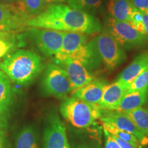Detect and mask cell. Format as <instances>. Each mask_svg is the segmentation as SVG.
<instances>
[{
    "label": "cell",
    "instance_id": "17",
    "mask_svg": "<svg viewBox=\"0 0 148 148\" xmlns=\"http://www.w3.org/2000/svg\"><path fill=\"white\" fill-rule=\"evenodd\" d=\"M148 68V52L138 55L134 60L120 73L116 80L127 86L139 74Z\"/></svg>",
    "mask_w": 148,
    "mask_h": 148
},
{
    "label": "cell",
    "instance_id": "3",
    "mask_svg": "<svg viewBox=\"0 0 148 148\" xmlns=\"http://www.w3.org/2000/svg\"><path fill=\"white\" fill-rule=\"evenodd\" d=\"M61 115L73 127L88 129L100 119L101 109L73 96L64 98L60 103Z\"/></svg>",
    "mask_w": 148,
    "mask_h": 148
},
{
    "label": "cell",
    "instance_id": "1",
    "mask_svg": "<svg viewBox=\"0 0 148 148\" xmlns=\"http://www.w3.org/2000/svg\"><path fill=\"white\" fill-rule=\"evenodd\" d=\"M26 26L93 34L101 32L102 25L91 14L62 3H51L38 15L28 19Z\"/></svg>",
    "mask_w": 148,
    "mask_h": 148
},
{
    "label": "cell",
    "instance_id": "8",
    "mask_svg": "<svg viewBox=\"0 0 148 148\" xmlns=\"http://www.w3.org/2000/svg\"><path fill=\"white\" fill-rule=\"evenodd\" d=\"M43 144L44 148H71L65 125L57 114L48 116L43 132Z\"/></svg>",
    "mask_w": 148,
    "mask_h": 148
},
{
    "label": "cell",
    "instance_id": "29",
    "mask_svg": "<svg viewBox=\"0 0 148 148\" xmlns=\"http://www.w3.org/2000/svg\"><path fill=\"white\" fill-rule=\"evenodd\" d=\"M103 133L105 136V147L104 148H120L114 139L112 135L109 134L106 130H103Z\"/></svg>",
    "mask_w": 148,
    "mask_h": 148
},
{
    "label": "cell",
    "instance_id": "14",
    "mask_svg": "<svg viewBox=\"0 0 148 148\" xmlns=\"http://www.w3.org/2000/svg\"><path fill=\"white\" fill-rule=\"evenodd\" d=\"M128 86L116 80L106 84L98 107L101 110H115L123 95L127 91Z\"/></svg>",
    "mask_w": 148,
    "mask_h": 148
},
{
    "label": "cell",
    "instance_id": "24",
    "mask_svg": "<svg viewBox=\"0 0 148 148\" xmlns=\"http://www.w3.org/2000/svg\"><path fill=\"white\" fill-rule=\"evenodd\" d=\"M21 11L27 18L39 14L45 8L44 0H21Z\"/></svg>",
    "mask_w": 148,
    "mask_h": 148
},
{
    "label": "cell",
    "instance_id": "31",
    "mask_svg": "<svg viewBox=\"0 0 148 148\" xmlns=\"http://www.w3.org/2000/svg\"><path fill=\"white\" fill-rule=\"evenodd\" d=\"M112 136L113 137L114 139L115 140L116 143L119 145L120 148H136V147H134V145H132V144L127 143V142L121 139V138L116 137V136Z\"/></svg>",
    "mask_w": 148,
    "mask_h": 148
},
{
    "label": "cell",
    "instance_id": "26",
    "mask_svg": "<svg viewBox=\"0 0 148 148\" xmlns=\"http://www.w3.org/2000/svg\"><path fill=\"white\" fill-rule=\"evenodd\" d=\"M15 38L0 39V58L9 54L15 48Z\"/></svg>",
    "mask_w": 148,
    "mask_h": 148
},
{
    "label": "cell",
    "instance_id": "4",
    "mask_svg": "<svg viewBox=\"0 0 148 148\" xmlns=\"http://www.w3.org/2000/svg\"><path fill=\"white\" fill-rule=\"evenodd\" d=\"M104 24L105 30L110 33L123 49L140 47L145 45L148 40L146 35L140 33L127 22L117 21L107 16Z\"/></svg>",
    "mask_w": 148,
    "mask_h": 148
},
{
    "label": "cell",
    "instance_id": "18",
    "mask_svg": "<svg viewBox=\"0 0 148 148\" xmlns=\"http://www.w3.org/2000/svg\"><path fill=\"white\" fill-rule=\"evenodd\" d=\"M148 101V87L140 90L127 92L123 95L115 110L127 112L143 106Z\"/></svg>",
    "mask_w": 148,
    "mask_h": 148
},
{
    "label": "cell",
    "instance_id": "2",
    "mask_svg": "<svg viewBox=\"0 0 148 148\" xmlns=\"http://www.w3.org/2000/svg\"><path fill=\"white\" fill-rule=\"evenodd\" d=\"M43 69L42 60L33 51L18 49L5 56L0 62V69L11 81L19 85H27Z\"/></svg>",
    "mask_w": 148,
    "mask_h": 148
},
{
    "label": "cell",
    "instance_id": "34",
    "mask_svg": "<svg viewBox=\"0 0 148 148\" xmlns=\"http://www.w3.org/2000/svg\"><path fill=\"white\" fill-rule=\"evenodd\" d=\"M45 3H58L63 2L65 0H44Z\"/></svg>",
    "mask_w": 148,
    "mask_h": 148
},
{
    "label": "cell",
    "instance_id": "13",
    "mask_svg": "<svg viewBox=\"0 0 148 148\" xmlns=\"http://www.w3.org/2000/svg\"><path fill=\"white\" fill-rule=\"evenodd\" d=\"M106 84V82L104 79H94L88 84L71 92L73 97L79 98L85 102L98 107V104L100 102L102 97L103 89Z\"/></svg>",
    "mask_w": 148,
    "mask_h": 148
},
{
    "label": "cell",
    "instance_id": "22",
    "mask_svg": "<svg viewBox=\"0 0 148 148\" xmlns=\"http://www.w3.org/2000/svg\"><path fill=\"white\" fill-rule=\"evenodd\" d=\"M67 2L71 8L92 15L101 11L102 7V0H67Z\"/></svg>",
    "mask_w": 148,
    "mask_h": 148
},
{
    "label": "cell",
    "instance_id": "30",
    "mask_svg": "<svg viewBox=\"0 0 148 148\" xmlns=\"http://www.w3.org/2000/svg\"><path fill=\"white\" fill-rule=\"evenodd\" d=\"M0 3L2 5H8V6L17 8L18 10L22 12L21 0H0Z\"/></svg>",
    "mask_w": 148,
    "mask_h": 148
},
{
    "label": "cell",
    "instance_id": "32",
    "mask_svg": "<svg viewBox=\"0 0 148 148\" xmlns=\"http://www.w3.org/2000/svg\"><path fill=\"white\" fill-rule=\"evenodd\" d=\"M142 22L145 34L148 37V14L142 12Z\"/></svg>",
    "mask_w": 148,
    "mask_h": 148
},
{
    "label": "cell",
    "instance_id": "15",
    "mask_svg": "<svg viewBox=\"0 0 148 148\" xmlns=\"http://www.w3.org/2000/svg\"><path fill=\"white\" fill-rule=\"evenodd\" d=\"M69 58L79 61L90 71L98 69L102 64L93 40L81 46Z\"/></svg>",
    "mask_w": 148,
    "mask_h": 148
},
{
    "label": "cell",
    "instance_id": "25",
    "mask_svg": "<svg viewBox=\"0 0 148 148\" xmlns=\"http://www.w3.org/2000/svg\"><path fill=\"white\" fill-rule=\"evenodd\" d=\"M148 87V68L139 74L129 85L127 92L140 90Z\"/></svg>",
    "mask_w": 148,
    "mask_h": 148
},
{
    "label": "cell",
    "instance_id": "37",
    "mask_svg": "<svg viewBox=\"0 0 148 148\" xmlns=\"http://www.w3.org/2000/svg\"><path fill=\"white\" fill-rule=\"evenodd\" d=\"M130 1H132V0H130Z\"/></svg>",
    "mask_w": 148,
    "mask_h": 148
},
{
    "label": "cell",
    "instance_id": "23",
    "mask_svg": "<svg viewBox=\"0 0 148 148\" xmlns=\"http://www.w3.org/2000/svg\"><path fill=\"white\" fill-rule=\"evenodd\" d=\"M102 126L103 130H106L112 136H116V137L121 138V139L125 140L127 143L132 144L136 148H141L143 147L138 138L131 133L121 130L114 127V125H111L110 123H102Z\"/></svg>",
    "mask_w": 148,
    "mask_h": 148
},
{
    "label": "cell",
    "instance_id": "5",
    "mask_svg": "<svg viewBox=\"0 0 148 148\" xmlns=\"http://www.w3.org/2000/svg\"><path fill=\"white\" fill-rule=\"evenodd\" d=\"M96 49L107 69L113 70L126 58L125 50L113 36L104 30L93 38Z\"/></svg>",
    "mask_w": 148,
    "mask_h": 148
},
{
    "label": "cell",
    "instance_id": "36",
    "mask_svg": "<svg viewBox=\"0 0 148 148\" xmlns=\"http://www.w3.org/2000/svg\"><path fill=\"white\" fill-rule=\"evenodd\" d=\"M147 108H148V103H147Z\"/></svg>",
    "mask_w": 148,
    "mask_h": 148
},
{
    "label": "cell",
    "instance_id": "9",
    "mask_svg": "<svg viewBox=\"0 0 148 148\" xmlns=\"http://www.w3.org/2000/svg\"><path fill=\"white\" fill-rule=\"evenodd\" d=\"M66 71L71 84V91L79 88L95 79L91 72L86 69L79 61L71 58L56 62Z\"/></svg>",
    "mask_w": 148,
    "mask_h": 148
},
{
    "label": "cell",
    "instance_id": "33",
    "mask_svg": "<svg viewBox=\"0 0 148 148\" xmlns=\"http://www.w3.org/2000/svg\"><path fill=\"white\" fill-rule=\"evenodd\" d=\"M12 38H15L14 32L0 30V39H12Z\"/></svg>",
    "mask_w": 148,
    "mask_h": 148
},
{
    "label": "cell",
    "instance_id": "20",
    "mask_svg": "<svg viewBox=\"0 0 148 148\" xmlns=\"http://www.w3.org/2000/svg\"><path fill=\"white\" fill-rule=\"evenodd\" d=\"M14 148H39L38 134L32 125L23 127L16 135Z\"/></svg>",
    "mask_w": 148,
    "mask_h": 148
},
{
    "label": "cell",
    "instance_id": "16",
    "mask_svg": "<svg viewBox=\"0 0 148 148\" xmlns=\"http://www.w3.org/2000/svg\"><path fill=\"white\" fill-rule=\"evenodd\" d=\"M87 36L80 32H64L60 50L55 56V62L69 58L74 51L86 43Z\"/></svg>",
    "mask_w": 148,
    "mask_h": 148
},
{
    "label": "cell",
    "instance_id": "7",
    "mask_svg": "<svg viewBox=\"0 0 148 148\" xmlns=\"http://www.w3.org/2000/svg\"><path fill=\"white\" fill-rule=\"evenodd\" d=\"M27 32L35 45L46 56H56L60 50L64 32L30 27Z\"/></svg>",
    "mask_w": 148,
    "mask_h": 148
},
{
    "label": "cell",
    "instance_id": "6",
    "mask_svg": "<svg viewBox=\"0 0 148 148\" xmlns=\"http://www.w3.org/2000/svg\"><path fill=\"white\" fill-rule=\"evenodd\" d=\"M41 87L45 95L62 99L71 92L67 74L56 64H48L46 66L41 80Z\"/></svg>",
    "mask_w": 148,
    "mask_h": 148
},
{
    "label": "cell",
    "instance_id": "28",
    "mask_svg": "<svg viewBox=\"0 0 148 148\" xmlns=\"http://www.w3.org/2000/svg\"><path fill=\"white\" fill-rule=\"evenodd\" d=\"M132 3L138 11L148 14V0H132Z\"/></svg>",
    "mask_w": 148,
    "mask_h": 148
},
{
    "label": "cell",
    "instance_id": "12",
    "mask_svg": "<svg viewBox=\"0 0 148 148\" xmlns=\"http://www.w3.org/2000/svg\"><path fill=\"white\" fill-rule=\"evenodd\" d=\"M12 91L10 79L0 69V128H6L12 108Z\"/></svg>",
    "mask_w": 148,
    "mask_h": 148
},
{
    "label": "cell",
    "instance_id": "21",
    "mask_svg": "<svg viewBox=\"0 0 148 148\" xmlns=\"http://www.w3.org/2000/svg\"><path fill=\"white\" fill-rule=\"evenodd\" d=\"M127 114L138 131L148 138V108L141 106L130 111Z\"/></svg>",
    "mask_w": 148,
    "mask_h": 148
},
{
    "label": "cell",
    "instance_id": "35",
    "mask_svg": "<svg viewBox=\"0 0 148 148\" xmlns=\"http://www.w3.org/2000/svg\"><path fill=\"white\" fill-rule=\"evenodd\" d=\"M0 148H3V138H2V136H1V133H0Z\"/></svg>",
    "mask_w": 148,
    "mask_h": 148
},
{
    "label": "cell",
    "instance_id": "19",
    "mask_svg": "<svg viewBox=\"0 0 148 148\" xmlns=\"http://www.w3.org/2000/svg\"><path fill=\"white\" fill-rule=\"evenodd\" d=\"M135 10L130 0H110L108 3L109 16L117 21L130 23Z\"/></svg>",
    "mask_w": 148,
    "mask_h": 148
},
{
    "label": "cell",
    "instance_id": "10",
    "mask_svg": "<svg viewBox=\"0 0 148 148\" xmlns=\"http://www.w3.org/2000/svg\"><path fill=\"white\" fill-rule=\"evenodd\" d=\"M102 123H107L114 125L121 130L134 135L140 141L142 146L148 144V138L140 133L135 126L127 113L114 110H101L100 119Z\"/></svg>",
    "mask_w": 148,
    "mask_h": 148
},
{
    "label": "cell",
    "instance_id": "11",
    "mask_svg": "<svg viewBox=\"0 0 148 148\" xmlns=\"http://www.w3.org/2000/svg\"><path fill=\"white\" fill-rule=\"evenodd\" d=\"M28 18L17 8L0 3V30L16 32L26 27Z\"/></svg>",
    "mask_w": 148,
    "mask_h": 148
},
{
    "label": "cell",
    "instance_id": "27",
    "mask_svg": "<svg viewBox=\"0 0 148 148\" xmlns=\"http://www.w3.org/2000/svg\"><path fill=\"white\" fill-rule=\"evenodd\" d=\"M73 148H101V146L99 142L95 140L84 139L77 142Z\"/></svg>",
    "mask_w": 148,
    "mask_h": 148
}]
</instances>
